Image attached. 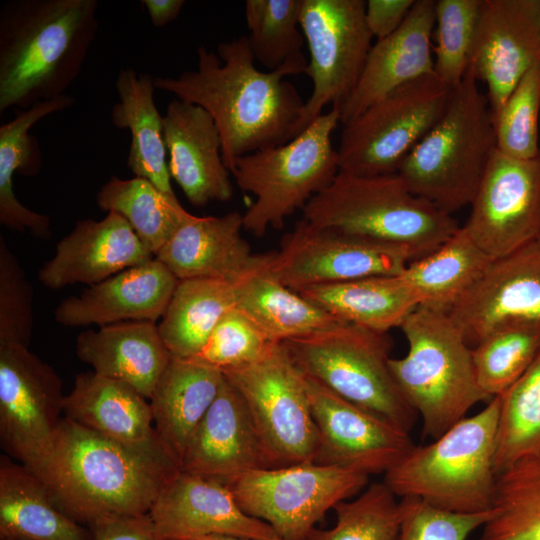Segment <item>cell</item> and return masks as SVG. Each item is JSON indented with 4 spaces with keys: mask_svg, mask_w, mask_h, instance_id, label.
Here are the masks:
<instances>
[{
    "mask_svg": "<svg viewBox=\"0 0 540 540\" xmlns=\"http://www.w3.org/2000/svg\"><path fill=\"white\" fill-rule=\"evenodd\" d=\"M197 57L196 70L155 77L154 85L211 115L230 172L241 156L285 144L300 133L305 101L285 73L255 66L246 35L220 42L217 53L200 45Z\"/></svg>",
    "mask_w": 540,
    "mask_h": 540,
    "instance_id": "obj_1",
    "label": "cell"
},
{
    "mask_svg": "<svg viewBox=\"0 0 540 540\" xmlns=\"http://www.w3.org/2000/svg\"><path fill=\"white\" fill-rule=\"evenodd\" d=\"M179 471L170 458L121 444L63 417L42 480L60 509L89 527L111 517L149 513Z\"/></svg>",
    "mask_w": 540,
    "mask_h": 540,
    "instance_id": "obj_2",
    "label": "cell"
},
{
    "mask_svg": "<svg viewBox=\"0 0 540 540\" xmlns=\"http://www.w3.org/2000/svg\"><path fill=\"white\" fill-rule=\"evenodd\" d=\"M96 0H11L0 10V113L65 92L98 31Z\"/></svg>",
    "mask_w": 540,
    "mask_h": 540,
    "instance_id": "obj_3",
    "label": "cell"
},
{
    "mask_svg": "<svg viewBox=\"0 0 540 540\" xmlns=\"http://www.w3.org/2000/svg\"><path fill=\"white\" fill-rule=\"evenodd\" d=\"M499 412L496 396L430 444L414 446L385 474L384 483L398 497H416L446 511L492 510Z\"/></svg>",
    "mask_w": 540,
    "mask_h": 540,
    "instance_id": "obj_4",
    "label": "cell"
},
{
    "mask_svg": "<svg viewBox=\"0 0 540 540\" xmlns=\"http://www.w3.org/2000/svg\"><path fill=\"white\" fill-rule=\"evenodd\" d=\"M302 213L314 226L403 247L412 261L435 251L460 228L452 215L415 195L398 173L359 176L339 172Z\"/></svg>",
    "mask_w": 540,
    "mask_h": 540,
    "instance_id": "obj_5",
    "label": "cell"
},
{
    "mask_svg": "<svg viewBox=\"0 0 540 540\" xmlns=\"http://www.w3.org/2000/svg\"><path fill=\"white\" fill-rule=\"evenodd\" d=\"M477 82L468 69L445 114L398 170L415 195L450 215L471 204L497 149L489 101Z\"/></svg>",
    "mask_w": 540,
    "mask_h": 540,
    "instance_id": "obj_6",
    "label": "cell"
},
{
    "mask_svg": "<svg viewBox=\"0 0 540 540\" xmlns=\"http://www.w3.org/2000/svg\"><path fill=\"white\" fill-rule=\"evenodd\" d=\"M400 328L408 352L390 358L389 367L402 396L420 415L424 434L435 439L492 398L480 389L471 347L448 313L418 306Z\"/></svg>",
    "mask_w": 540,
    "mask_h": 540,
    "instance_id": "obj_7",
    "label": "cell"
},
{
    "mask_svg": "<svg viewBox=\"0 0 540 540\" xmlns=\"http://www.w3.org/2000/svg\"><path fill=\"white\" fill-rule=\"evenodd\" d=\"M340 123L336 108L320 115L291 141L241 156L231 170L241 191L255 200L243 227L257 238L281 229L286 218L327 188L339 173L332 134Z\"/></svg>",
    "mask_w": 540,
    "mask_h": 540,
    "instance_id": "obj_8",
    "label": "cell"
},
{
    "mask_svg": "<svg viewBox=\"0 0 540 540\" xmlns=\"http://www.w3.org/2000/svg\"><path fill=\"white\" fill-rule=\"evenodd\" d=\"M282 343L305 376L406 432L413 427L417 413L392 376L386 334L342 322Z\"/></svg>",
    "mask_w": 540,
    "mask_h": 540,
    "instance_id": "obj_9",
    "label": "cell"
},
{
    "mask_svg": "<svg viewBox=\"0 0 540 540\" xmlns=\"http://www.w3.org/2000/svg\"><path fill=\"white\" fill-rule=\"evenodd\" d=\"M454 89L433 74L395 89L343 125L339 172L375 176L398 173L415 146L445 114Z\"/></svg>",
    "mask_w": 540,
    "mask_h": 540,
    "instance_id": "obj_10",
    "label": "cell"
},
{
    "mask_svg": "<svg viewBox=\"0 0 540 540\" xmlns=\"http://www.w3.org/2000/svg\"><path fill=\"white\" fill-rule=\"evenodd\" d=\"M222 373L242 396L273 468L314 462L318 433L306 376L282 342Z\"/></svg>",
    "mask_w": 540,
    "mask_h": 540,
    "instance_id": "obj_11",
    "label": "cell"
},
{
    "mask_svg": "<svg viewBox=\"0 0 540 540\" xmlns=\"http://www.w3.org/2000/svg\"><path fill=\"white\" fill-rule=\"evenodd\" d=\"M367 475L304 462L244 472L225 485L240 508L282 540H306L326 512L358 494Z\"/></svg>",
    "mask_w": 540,
    "mask_h": 540,
    "instance_id": "obj_12",
    "label": "cell"
},
{
    "mask_svg": "<svg viewBox=\"0 0 540 540\" xmlns=\"http://www.w3.org/2000/svg\"><path fill=\"white\" fill-rule=\"evenodd\" d=\"M62 380L29 347L0 345V443L6 455L44 477L64 416Z\"/></svg>",
    "mask_w": 540,
    "mask_h": 540,
    "instance_id": "obj_13",
    "label": "cell"
},
{
    "mask_svg": "<svg viewBox=\"0 0 540 540\" xmlns=\"http://www.w3.org/2000/svg\"><path fill=\"white\" fill-rule=\"evenodd\" d=\"M365 6L363 0H302L300 26L310 54L305 74L313 89L300 133L326 106L340 110L356 88L373 45Z\"/></svg>",
    "mask_w": 540,
    "mask_h": 540,
    "instance_id": "obj_14",
    "label": "cell"
},
{
    "mask_svg": "<svg viewBox=\"0 0 540 540\" xmlns=\"http://www.w3.org/2000/svg\"><path fill=\"white\" fill-rule=\"evenodd\" d=\"M412 261L403 247L343 230L317 227L305 219L268 255V271L298 289L379 275L402 274Z\"/></svg>",
    "mask_w": 540,
    "mask_h": 540,
    "instance_id": "obj_15",
    "label": "cell"
},
{
    "mask_svg": "<svg viewBox=\"0 0 540 540\" xmlns=\"http://www.w3.org/2000/svg\"><path fill=\"white\" fill-rule=\"evenodd\" d=\"M462 226L492 259L540 238V151L518 159L495 150Z\"/></svg>",
    "mask_w": 540,
    "mask_h": 540,
    "instance_id": "obj_16",
    "label": "cell"
},
{
    "mask_svg": "<svg viewBox=\"0 0 540 540\" xmlns=\"http://www.w3.org/2000/svg\"><path fill=\"white\" fill-rule=\"evenodd\" d=\"M318 433L314 462L367 476L386 474L414 448L409 432L306 376Z\"/></svg>",
    "mask_w": 540,
    "mask_h": 540,
    "instance_id": "obj_17",
    "label": "cell"
},
{
    "mask_svg": "<svg viewBox=\"0 0 540 540\" xmlns=\"http://www.w3.org/2000/svg\"><path fill=\"white\" fill-rule=\"evenodd\" d=\"M540 63V0H482L469 70L486 83L492 119L521 78Z\"/></svg>",
    "mask_w": 540,
    "mask_h": 540,
    "instance_id": "obj_18",
    "label": "cell"
},
{
    "mask_svg": "<svg viewBox=\"0 0 540 540\" xmlns=\"http://www.w3.org/2000/svg\"><path fill=\"white\" fill-rule=\"evenodd\" d=\"M448 314L471 348L503 324L540 320V238L493 259Z\"/></svg>",
    "mask_w": 540,
    "mask_h": 540,
    "instance_id": "obj_19",
    "label": "cell"
},
{
    "mask_svg": "<svg viewBox=\"0 0 540 540\" xmlns=\"http://www.w3.org/2000/svg\"><path fill=\"white\" fill-rule=\"evenodd\" d=\"M149 515L164 540L214 534L282 540L270 525L247 515L224 483L182 470L162 489Z\"/></svg>",
    "mask_w": 540,
    "mask_h": 540,
    "instance_id": "obj_20",
    "label": "cell"
},
{
    "mask_svg": "<svg viewBox=\"0 0 540 540\" xmlns=\"http://www.w3.org/2000/svg\"><path fill=\"white\" fill-rule=\"evenodd\" d=\"M129 223L109 212L101 220L84 219L56 245L54 256L38 271L50 289L99 283L128 268L154 259Z\"/></svg>",
    "mask_w": 540,
    "mask_h": 540,
    "instance_id": "obj_21",
    "label": "cell"
},
{
    "mask_svg": "<svg viewBox=\"0 0 540 540\" xmlns=\"http://www.w3.org/2000/svg\"><path fill=\"white\" fill-rule=\"evenodd\" d=\"M273 468L240 393L226 380L194 431L180 470L227 483L255 469Z\"/></svg>",
    "mask_w": 540,
    "mask_h": 540,
    "instance_id": "obj_22",
    "label": "cell"
},
{
    "mask_svg": "<svg viewBox=\"0 0 540 540\" xmlns=\"http://www.w3.org/2000/svg\"><path fill=\"white\" fill-rule=\"evenodd\" d=\"M171 178L195 207L233 197L222 141L211 115L201 106L174 98L163 116Z\"/></svg>",
    "mask_w": 540,
    "mask_h": 540,
    "instance_id": "obj_23",
    "label": "cell"
},
{
    "mask_svg": "<svg viewBox=\"0 0 540 540\" xmlns=\"http://www.w3.org/2000/svg\"><path fill=\"white\" fill-rule=\"evenodd\" d=\"M179 280L158 259L128 268L62 300L55 320L65 327H99L162 318Z\"/></svg>",
    "mask_w": 540,
    "mask_h": 540,
    "instance_id": "obj_24",
    "label": "cell"
},
{
    "mask_svg": "<svg viewBox=\"0 0 540 540\" xmlns=\"http://www.w3.org/2000/svg\"><path fill=\"white\" fill-rule=\"evenodd\" d=\"M435 4L434 0H415L402 25L372 45L356 88L339 110L342 125L400 86L434 73L431 35L436 24Z\"/></svg>",
    "mask_w": 540,
    "mask_h": 540,
    "instance_id": "obj_25",
    "label": "cell"
},
{
    "mask_svg": "<svg viewBox=\"0 0 540 540\" xmlns=\"http://www.w3.org/2000/svg\"><path fill=\"white\" fill-rule=\"evenodd\" d=\"M63 416L121 444L172 459L157 436L149 399L122 381L94 371L77 374Z\"/></svg>",
    "mask_w": 540,
    "mask_h": 540,
    "instance_id": "obj_26",
    "label": "cell"
},
{
    "mask_svg": "<svg viewBox=\"0 0 540 540\" xmlns=\"http://www.w3.org/2000/svg\"><path fill=\"white\" fill-rule=\"evenodd\" d=\"M243 214L192 216L155 255L178 280L221 279L236 282L258 265L242 236Z\"/></svg>",
    "mask_w": 540,
    "mask_h": 540,
    "instance_id": "obj_27",
    "label": "cell"
},
{
    "mask_svg": "<svg viewBox=\"0 0 540 540\" xmlns=\"http://www.w3.org/2000/svg\"><path fill=\"white\" fill-rule=\"evenodd\" d=\"M77 357L95 373L122 381L150 399L172 355L156 322L130 321L81 332Z\"/></svg>",
    "mask_w": 540,
    "mask_h": 540,
    "instance_id": "obj_28",
    "label": "cell"
},
{
    "mask_svg": "<svg viewBox=\"0 0 540 540\" xmlns=\"http://www.w3.org/2000/svg\"><path fill=\"white\" fill-rule=\"evenodd\" d=\"M224 375L193 359L172 357L149 399L164 449L181 466L188 443L215 400Z\"/></svg>",
    "mask_w": 540,
    "mask_h": 540,
    "instance_id": "obj_29",
    "label": "cell"
},
{
    "mask_svg": "<svg viewBox=\"0 0 540 540\" xmlns=\"http://www.w3.org/2000/svg\"><path fill=\"white\" fill-rule=\"evenodd\" d=\"M0 538L93 540L90 528L60 509L39 476L7 455L0 457Z\"/></svg>",
    "mask_w": 540,
    "mask_h": 540,
    "instance_id": "obj_30",
    "label": "cell"
},
{
    "mask_svg": "<svg viewBox=\"0 0 540 540\" xmlns=\"http://www.w3.org/2000/svg\"><path fill=\"white\" fill-rule=\"evenodd\" d=\"M296 292L343 322L382 334L400 327L421 304L402 274L314 285Z\"/></svg>",
    "mask_w": 540,
    "mask_h": 540,
    "instance_id": "obj_31",
    "label": "cell"
},
{
    "mask_svg": "<svg viewBox=\"0 0 540 540\" xmlns=\"http://www.w3.org/2000/svg\"><path fill=\"white\" fill-rule=\"evenodd\" d=\"M154 78L133 68L120 69L115 81L119 101L112 107L111 120L115 127L131 134L127 166L135 177L177 198L171 186L163 116L154 102Z\"/></svg>",
    "mask_w": 540,
    "mask_h": 540,
    "instance_id": "obj_32",
    "label": "cell"
},
{
    "mask_svg": "<svg viewBox=\"0 0 540 540\" xmlns=\"http://www.w3.org/2000/svg\"><path fill=\"white\" fill-rule=\"evenodd\" d=\"M269 253L234 282L236 307L273 343L302 338L343 321L282 284L267 268Z\"/></svg>",
    "mask_w": 540,
    "mask_h": 540,
    "instance_id": "obj_33",
    "label": "cell"
},
{
    "mask_svg": "<svg viewBox=\"0 0 540 540\" xmlns=\"http://www.w3.org/2000/svg\"><path fill=\"white\" fill-rule=\"evenodd\" d=\"M75 99L63 95L41 101L22 110L0 126V223L12 231L29 232L35 237L51 236L50 218L24 206L13 189V175H36L42 165L37 140L29 133L34 124L44 117L70 108Z\"/></svg>",
    "mask_w": 540,
    "mask_h": 540,
    "instance_id": "obj_34",
    "label": "cell"
},
{
    "mask_svg": "<svg viewBox=\"0 0 540 540\" xmlns=\"http://www.w3.org/2000/svg\"><path fill=\"white\" fill-rule=\"evenodd\" d=\"M236 307L234 283L221 279L179 280L158 324L172 357L199 353L220 319Z\"/></svg>",
    "mask_w": 540,
    "mask_h": 540,
    "instance_id": "obj_35",
    "label": "cell"
},
{
    "mask_svg": "<svg viewBox=\"0 0 540 540\" xmlns=\"http://www.w3.org/2000/svg\"><path fill=\"white\" fill-rule=\"evenodd\" d=\"M492 260L460 227L435 251L410 262L402 276L419 295L420 306L448 313Z\"/></svg>",
    "mask_w": 540,
    "mask_h": 540,
    "instance_id": "obj_36",
    "label": "cell"
},
{
    "mask_svg": "<svg viewBox=\"0 0 540 540\" xmlns=\"http://www.w3.org/2000/svg\"><path fill=\"white\" fill-rule=\"evenodd\" d=\"M97 206L122 216L155 256L193 215L177 198L161 192L150 181L112 176L96 195Z\"/></svg>",
    "mask_w": 540,
    "mask_h": 540,
    "instance_id": "obj_37",
    "label": "cell"
},
{
    "mask_svg": "<svg viewBox=\"0 0 540 540\" xmlns=\"http://www.w3.org/2000/svg\"><path fill=\"white\" fill-rule=\"evenodd\" d=\"M302 0H246L244 16L249 48L269 72L305 73L308 65L302 48Z\"/></svg>",
    "mask_w": 540,
    "mask_h": 540,
    "instance_id": "obj_38",
    "label": "cell"
},
{
    "mask_svg": "<svg viewBox=\"0 0 540 540\" xmlns=\"http://www.w3.org/2000/svg\"><path fill=\"white\" fill-rule=\"evenodd\" d=\"M499 398L497 475L520 461L540 459V352Z\"/></svg>",
    "mask_w": 540,
    "mask_h": 540,
    "instance_id": "obj_39",
    "label": "cell"
},
{
    "mask_svg": "<svg viewBox=\"0 0 540 540\" xmlns=\"http://www.w3.org/2000/svg\"><path fill=\"white\" fill-rule=\"evenodd\" d=\"M478 540H540V459L497 475L492 515Z\"/></svg>",
    "mask_w": 540,
    "mask_h": 540,
    "instance_id": "obj_40",
    "label": "cell"
},
{
    "mask_svg": "<svg viewBox=\"0 0 540 540\" xmlns=\"http://www.w3.org/2000/svg\"><path fill=\"white\" fill-rule=\"evenodd\" d=\"M540 352V320L503 324L471 348L477 383L490 398L501 395Z\"/></svg>",
    "mask_w": 540,
    "mask_h": 540,
    "instance_id": "obj_41",
    "label": "cell"
},
{
    "mask_svg": "<svg viewBox=\"0 0 540 540\" xmlns=\"http://www.w3.org/2000/svg\"><path fill=\"white\" fill-rule=\"evenodd\" d=\"M396 497L384 482L373 483L355 499L334 507L332 528H314L306 540H398L401 507Z\"/></svg>",
    "mask_w": 540,
    "mask_h": 540,
    "instance_id": "obj_42",
    "label": "cell"
},
{
    "mask_svg": "<svg viewBox=\"0 0 540 540\" xmlns=\"http://www.w3.org/2000/svg\"><path fill=\"white\" fill-rule=\"evenodd\" d=\"M482 0H438L434 74L455 89L464 79L475 50Z\"/></svg>",
    "mask_w": 540,
    "mask_h": 540,
    "instance_id": "obj_43",
    "label": "cell"
},
{
    "mask_svg": "<svg viewBox=\"0 0 540 540\" xmlns=\"http://www.w3.org/2000/svg\"><path fill=\"white\" fill-rule=\"evenodd\" d=\"M539 112L540 63L521 78L493 120L497 150L518 159L535 157Z\"/></svg>",
    "mask_w": 540,
    "mask_h": 540,
    "instance_id": "obj_44",
    "label": "cell"
},
{
    "mask_svg": "<svg viewBox=\"0 0 540 540\" xmlns=\"http://www.w3.org/2000/svg\"><path fill=\"white\" fill-rule=\"evenodd\" d=\"M262 330L237 307L217 323L193 360L225 370L248 365L272 344Z\"/></svg>",
    "mask_w": 540,
    "mask_h": 540,
    "instance_id": "obj_45",
    "label": "cell"
},
{
    "mask_svg": "<svg viewBox=\"0 0 540 540\" xmlns=\"http://www.w3.org/2000/svg\"><path fill=\"white\" fill-rule=\"evenodd\" d=\"M33 291L20 262L0 236V345L29 347Z\"/></svg>",
    "mask_w": 540,
    "mask_h": 540,
    "instance_id": "obj_46",
    "label": "cell"
},
{
    "mask_svg": "<svg viewBox=\"0 0 540 540\" xmlns=\"http://www.w3.org/2000/svg\"><path fill=\"white\" fill-rule=\"evenodd\" d=\"M400 507L398 540H467L492 515V510L480 513L450 512L416 497L401 498Z\"/></svg>",
    "mask_w": 540,
    "mask_h": 540,
    "instance_id": "obj_47",
    "label": "cell"
},
{
    "mask_svg": "<svg viewBox=\"0 0 540 540\" xmlns=\"http://www.w3.org/2000/svg\"><path fill=\"white\" fill-rule=\"evenodd\" d=\"M89 528L93 540H164L158 535L149 513L111 517Z\"/></svg>",
    "mask_w": 540,
    "mask_h": 540,
    "instance_id": "obj_48",
    "label": "cell"
},
{
    "mask_svg": "<svg viewBox=\"0 0 540 540\" xmlns=\"http://www.w3.org/2000/svg\"><path fill=\"white\" fill-rule=\"evenodd\" d=\"M415 0H368L365 20L369 31L377 40L394 33L408 16Z\"/></svg>",
    "mask_w": 540,
    "mask_h": 540,
    "instance_id": "obj_49",
    "label": "cell"
},
{
    "mask_svg": "<svg viewBox=\"0 0 540 540\" xmlns=\"http://www.w3.org/2000/svg\"><path fill=\"white\" fill-rule=\"evenodd\" d=\"M150 21L155 27H163L174 21L180 14L184 0H142Z\"/></svg>",
    "mask_w": 540,
    "mask_h": 540,
    "instance_id": "obj_50",
    "label": "cell"
},
{
    "mask_svg": "<svg viewBox=\"0 0 540 540\" xmlns=\"http://www.w3.org/2000/svg\"><path fill=\"white\" fill-rule=\"evenodd\" d=\"M197 540H258V539L244 538V537H238V536H233V535L214 534V535H208V536L199 538Z\"/></svg>",
    "mask_w": 540,
    "mask_h": 540,
    "instance_id": "obj_51",
    "label": "cell"
},
{
    "mask_svg": "<svg viewBox=\"0 0 540 540\" xmlns=\"http://www.w3.org/2000/svg\"><path fill=\"white\" fill-rule=\"evenodd\" d=\"M0 540H17V539H11V538H0Z\"/></svg>",
    "mask_w": 540,
    "mask_h": 540,
    "instance_id": "obj_52",
    "label": "cell"
}]
</instances>
